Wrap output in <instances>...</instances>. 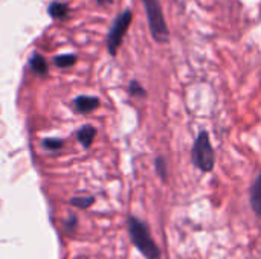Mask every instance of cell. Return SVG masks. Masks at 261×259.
Wrapping results in <instances>:
<instances>
[{
	"label": "cell",
	"mask_w": 261,
	"mask_h": 259,
	"mask_svg": "<svg viewBox=\"0 0 261 259\" xmlns=\"http://www.w3.org/2000/svg\"><path fill=\"white\" fill-rule=\"evenodd\" d=\"M128 234L132 238V243L136 246V249L147 259H161V250L154 240L151 238V234L139 218L128 217Z\"/></svg>",
	"instance_id": "1"
},
{
	"label": "cell",
	"mask_w": 261,
	"mask_h": 259,
	"mask_svg": "<svg viewBox=\"0 0 261 259\" xmlns=\"http://www.w3.org/2000/svg\"><path fill=\"white\" fill-rule=\"evenodd\" d=\"M145 14H147V21L150 27V34L153 40L159 44H165L170 41V29L167 26L162 5L159 0H142Z\"/></svg>",
	"instance_id": "2"
},
{
	"label": "cell",
	"mask_w": 261,
	"mask_h": 259,
	"mask_svg": "<svg viewBox=\"0 0 261 259\" xmlns=\"http://www.w3.org/2000/svg\"><path fill=\"white\" fill-rule=\"evenodd\" d=\"M193 165L200 169L202 172H211L216 165V153L210 140L208 131H200L196 137V142L193 145L191 151Z\"/></svg>",
	"instance_id": "3"
},
{
	"label": "cell",
	"mask_w": 261,
	"mask_h": 259,
	"mask_svg": "<svg viewBox=\"0 0 261 259\" xmlns=\"http://www.w3.org/2000/svg\"><path fill=\"white\" fill-rule=\"evenodd\" d=\"M132 18H133V12L130 9H125L122 11L113 21L110 31H109V35H107V50L112 56H115L118 53V49L124 40V35L132 23Z\"/></svg>",
	"instance_id": "4"
},
{
	"label": "cell",
	"mask_w": 261,
	"mask_h": 259,
	"mask_svg": "<svg viewBox=\"0 0 261 259\" xmlns=\"http://www.w3.org/2000/svg\"><path fill=\"white\" fill-rule=\"evenodd\" d=\"M73 105L76 108L78 113H90L93 111L98 105H99V99L96 96H78L75 101H73Z\"/></svg>",
	"instance_id": "5"
},
{
	"label": "cell",
	"mask_w": 261,
	"mask_h": 259,
	"mask_svg": "<svg viewBox=\"0 0 261 259\" xmlns=\"http://www.w3.org/2000/svg\"><path fill=\"white\" fill-rule=\"evenodd\" d=\"M251 206L254 209V212L261 217V171L260 174L257 176L252 188H251Z\"/></svg>",
	"instance_id": "6"
},
{
	"label": "cell",
	"mask_w": 261,
	"mask_h": 259,
	"mask_svg": "<svg viewBox=\"0 0 261 259\" xmlns=\"http://www.w3.org/2000/svg\"><path fill=\"white\" fill-rule=\"evenodd\" d=\"M47 12L52 18L55 20H63L67 17L69 14V6L66 3H60V2H52L47 8Z\"/></svg>",
	"instance_id": "7"
},
{
	"label": "cell",
	"mask_w": 261,
	"mask_h": 259,
	"mask_svg": "<svg viewBox=\"0 0 261 259\" xmlns=\"http://www.w3.org/2000/svg\"><path fill=\"white\" fill-rule=\"evenodd\" d=\"M95 136H96V130H95L92 125H86V127H83V128L78 131V136H76V137H78L80 143H81L84 148H89V147L92 145Z\"/></svg>",
	"instance_id": "8"
},
{
	"label": "cell",
	"mask_w": 261,
	"mask_h": 259,
	"mask_svg": "<svg viewBox=\"0 0 261 259\" xmlns=\"http://www.w3.org/2000/svg\"><path fill=\"white\" fill-rule=\"evenodd\" d=\"M29 64H31V69H32L37 75L44 76V75L47 73V63H46V60H44L40 53H34V55L31 56Z\"/></svg>",
	"instance_id": "9"
},
{
	"label": "cell",
	"mask_w": 261,
	"mask_h": 259,
	"mask_svg": "<svg viewBox=\"0 0 261 259\" xmlns=\"http://www.w3.org/2000/svg\"><path fill=\"white\" fill-rule=\"evenodd\" d=\"M54 63L55 66L61 67V69H66V67H70L76 63V56L73 53H64V55H58L54 58Z\"/></svg>",
	"instance_id": "10"
},
{
	"label": "cell",
	"mask_w": 261,
	"mask_h": 259,
	"mask_svg": "<svg viewBox=\"0 0 261 259\" xmlns=\"http://www.w3.org/2000/svg\"><path fill=\"white\" fill-rule=\"evenodd\" d=\"M154 166H156V172L159 174L161 180L162 182H167L168 180V168H167V162L164 157H158L156 162H154Z\"/></svg>",
	"instance_id": "11"
},
{
	"label": "cell",
	"mask_w": 261,
	"mask_h": 259,
	"mask_svg": "<svg viewBox=\"0 0 261 259\" xmlns=\"http://www.w3.org/2000/svg\"><path fill=\"white\" fill-rule=\"evenodd\" d=\"M93 202H95V198L90 197V195H87V197H75V198L70 200L72 206H75L78 209H87L89 206L93 205Z\"/></svg>",
	"instance_id": "12"
},
{
	"label": "cell",
	"mask_w": 261,
	"mask_h": 259,
	"mask_svg": "<svg viewBox=\"0 0 261 259\" xmlns=\"http://www.w3.org/2000/svg\"><path fill=\"white\" fill-rule=\"evenodd\" d=\"M128 93L132 96H145L147 95V92L144 90V87L138 81H135V79L128 84Z\"/></svg>",
	"instance_id": "13"
},
{
	"label": "cell",
	"mask_w": 261,
	"mask_h": 259,
	"mask_svg": "<svg viewBox=\"0 0 261 259\" xmlns=\"http://www.w3.org/2000/svg\"><path fill=\"white\" fill-rule=\"evenodd\" d=\"M63 145H64V142L60 140V139H47V140H43V147L47 148V150H60Z\"/></svg>",
	"instance_id": "14"
},
{
	"label": "cell",
	"mask_w": 261,
	"mask_h": 259,
	"mask_svg": "<svg viewBox=\"0 0 261 259\" xmlns=\"http://www.w3.org/2000/svg\"><path fill=\"white\" fill-rule=\"evenodd\" d=\"M75 227H76V217H75V215H72V217H69V218H67L66 229H67V232H73V231H75Z\"/></svg>",
	"instance_id": "15"
},
{
	"label": "cell",
	"mask_w": 261,
	"mask_h": 259,
	"mask_svg": "<svg viewBox=\"0 0 261 259\" xmlns=\"http://www.w3.org/2000/svg\"><path fill=\"white\" fill-rule=\"evenodd\" d=\"M113 0H96V3L98 5H109V3H112Z\"/></svg>",
	"instance_id": "16"
}]
</instances>
